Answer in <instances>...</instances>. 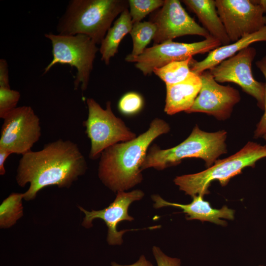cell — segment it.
I'll list each match as a JSON object with an SVG mask.
<instances>
[{
	"label": "cell",
	"instance_id": "1",
	"mask_svg": "<svg viewBox=\"0 0 266 266\" xmlns=\"http://www.w3.org/2000/svg\"><path fill=\"white\" fill-rule=\"evenodd\" d=\"M87 168L86 160L77 144L59 139L44 145L40 150L31 151L22 155L16 180L22 187L30 184L24 193V199L29 201L47 186L69 188Z\"/></svg>",
	"mask_w": 266,
	"mask_h": 266
},
{
	"label": "cell",
	"instance_id": "2",
	"mask_svg": "<svg viewBox=\"0 0 266 266\" xmlns=\"http://www.w3.org/2000/svg\"><path fill=\"white\" fill-rule=\"evenodd\" d=\"M169 125L164 120H153L147 131L132 140L116 143L100 155L99 176L114 192L124 191L141 182V166L152 141L167 133Z\"/></svg>",
	"mask_w": 266,
	"mask_h": 266
},
{
	"label": "cell",
	"instance_id": "3",
	"mask_svg": "<svg viewBox=\"0 0 266 266\" xmlns=\"http://www.w3.org/2000/svg\"><path fill=\"white\" fill-rule=\"evenodd\" d=\"M128 6L124 0H70L58 20L57 34H83L100 44L113 20Z\"/></svg>",
	"mask_w": 266,
	"mask_h": 266
},
{
	"label": "cell",
	"instance_id": "4",
	"mask_svg": "<svg viewBox=\"0 0 266 266\" xmlns=\"http://www.w3.org/2000/svg\"><path fill=\"white\" fill-rule=\"evenodd\" d=\"M227 134L224 130L206 132L196 125L190 135L178 145L167 149H161L156 145L151 147L142 164L141 170L150 167L162 170L178 165L188 158H200L209 167L220 155L226 153Z\"/></svg>",
	"mask_w": 266,
	"mask_h": 266
},
{
	"label": "cell",
	"instance_id": "5",
	"mask_svg": "<svg viewBox=\"0 0 266 266\" xmlns=\"http://www.w3.org/2000/svg\"><path fill=\"white\" fill-rule=\"evenodd\" d=\"M266 157V146L248 142L240 150L228 158L216 160L207 169L194 174L177 176L174 182L186 195L193 197L209 194L211 183L218 181L222 186L240 174L248 166L254 167L256 163Z\"/></svg>",
	"mask_w": 266,
	"mask_h": 266
},
{
	"label": "cell",
	"instance_id": "6",
	"mask_svg": "<svg viewBox=\"0 0 266 266\" xmlns=\"http://www.w3.org/2000/svg\"><path fill=\"white\" fill-rule=\"evenodd\" d=\"M44 36L51 42L53 58L44 68L43 74L57 64L70 65L76 69L73 82L74 90L80 87L82 91H85L89 84L97 52L99 50L97 44L90 37L83 34L64 35L49 33Z\"/></svg>",
	"mask_w": 266,
	"mask_h": 266
},
{
	"label": "cell",
	"instance_id": "7",
	"mask_svg": "<svg viewBox=\"0 0 266 266\" xmlns=\"http://www.w3.org/2000/svg\"><path fill=\"white\" fill-rule=\"evenodd\" d=\"M86 102L88 115L83 125L91 141V159L98 158L105 149L119 142L128 141L136 137L124 122L114 115L110 101L106 102L105 109L92 98L87 99Z\"/></svg>",
	"mask_w": 266,
	"mask_h": 266
},
{
	"label": "cell",
	"instance_id": "8",
	"mask_svg": "<svg viewBox=\"0 0 266 266\" xmlns=\"http://www.w3.org/2000/svg\"><path fill=\"white\" fill-rule=\"evenodd\" d=\"M0 148L24 155L31 151L41 134L40 120L30 106L16 107L3 119Z\"/></svg>",
	"mask_w": 266,
	"mask_h": 266
},
{
	"label": "cell",
	"instance_id": "9",
	"mask_svg": "<svg viewBox=\"0 0 266 266\" xmlns=\"http://www.w3.org/2000/svg\"><path fill=\"white\" fill-rule=\"evenodd\" d=\"M221 45L219 40L211 35L202 41L191 43L169 40L146 48L132 62H135V67L147 75L156 68L170 63L185 60L196 54L210 52Z\"/></svg>",
	"mask_w": 266,
	"mask_h": 266
},
{
	"label": "cell",
	"instance_id": "10",
	"mask_svg": "<svg viewBox=\"0 0 266 266\" xmlns=\"http://www.w3.org/2000/svg\"><path fill=\"white\" fill-rule=\"evenodd\" d=\"M215 4L232 43L266 26L265 10L254 0H216Z\"/></svg>",
	"mask_w": 266,
	"mask_h": 266
},
{
	"label": "cell",
	"instance_id": "11",
	"mask_svg": "<svg viewBox=\"0 0 266 266\" xmlns=\"http://www.w3.org/2000/svg\"><path fill=\"white\" fill-rule=\"evenodd\" d=\"M256 54L255 48L248 47L208 70L217 82H232L239 86L254 97L259 108L264 110L265 83L256 80L252 71Z\"/></svg>",
	"mask_w": 266,
	"mask_h": 266
},
{
	"label": "cell",
	"instance_id": "12",
	"mask_svg": "<svg viewBox=\"0 0 266 266\" xmlns=\"http://www.w3.org/2000/svg\"><path fill=\"white\" fill-rule=\"evenodd\" d=\"M151 21L156 26L154 45L186 35H198L205 38L210 36L189 16L178 0H165Z\"/></svg>",
	"mask_w": 266,
	"mask_h": 266
},
{
	"label": "cell",
	"instance_id": "13",
	"mask_svg": "<svg viewBox=\"0 0 266 266\" xmlns=\"http://www.w3.org/2000/svg\"><path fill=\"white\" fill-rule=\"evenodd\" d=\"M201 87L191 108L186 113L201 112L219 120L228 118L233 106L240 100L238 91L229 85L217 82L209 71L200 74Z\"/></svg>",
	"mask_w": 266,
	"mask_h": 266
},
{
	"label": "cell",
	"instance_id": "14",
	"mask_svg": "<svg viewBox=\"0 0 266 266\" xmlns=\"http://www.w3.org/2000/svg\"><path fill=\"white\" fill-rule=\"evenodd\" d=\"M144 193L140 190H135L129 192L119 191L115 200L109 205L100 210L88 211L79 206L85 214L82 225L89 228L92 226V221L97 218L102 220L108 228L107 240L110 245H120L123 242V234L128 230L117 231L118 224L123 221H132L133 218L128 214V209L131 204L141 200Z\"/></svg>",
	"mask_w": 266,
	"mask_h": 266
},
{
	"label": "cell",
	"instance_id": "15",
	"mask_svg": "<svg viewBox=\"0 0 266 266\" xmlns=\"http://www.w3.org/2000/svg\"><path fill=\"white\" fill-rule=\"evenodd\" d=\"M192 201L186 204L170 202L162 199L158 195L152 196L154 201V207L160 208L166 206H174L180 208L185 213L188 220H198L207 221L217 225L225 226L227 222L223 219L233 220L234 218V211L224 205L220 209L214 208L210 203L203 199L200 195L194 196Z\"/></svg>",
	"mask_w": 266,
	"mask_h": 266
},
{
	"label": "cell",
	"instance_id": "16",
	"mask_svg": "<svg viewBox=\"0 0 266 266\" xmlns=\"http://www.w3.org/2000/svg\"><path fill=\"white\" fill-rule=\"evenodd\" d=\"M201 87L200 75L191 72L184 80L166 84V95L164 111L168 115L187 112L193 105Z\"/></svg>",
	"mask_w": 266,
	"mask_h": 266
},
{
	"label": "cell",
	"instance_id": "17",
	"mask_svg": "<svg viewBox=\"0 0 266 266\" xmlns=\"http://www.w3.org/2000/svg\"><path fill=\"white\" fill-rule=\"evenodd\" d=\"M260 41H266V26L260 31L245 36L232 44L216 48L210 52L202 61H197L193 59L191 63V71L200 74L249 47L252 43Z\"/></svg>",
	"mask_w": 266,
	"mask_h": 266
},
{
	"label": "cell",
	"instance_id": "18",
	"mask_svg": "<svg viewBox=\"0 0 266 266\" xmlns=\"http://www.w3.org/2000/svg\"><path fill=\"white\" fill-rule=\"evenodd\" d=\"M187 8L194 13L204 28L225 46L230 44L224 26L218 15L214 0H183Z\"/></svg>",
	"mask_w": 266,
	"mask_h": 266
},
{
	"label": "cell",
	"instance_id": "19",
	"mask_svg": "<svg viewBox=\"0 0 266 266\" xmlns=\"http://www.w3.org/2000/svg\"><path fill=\"white\" fill-rule=\"evenodd\" d=\"M133 26L130 11L127 9L120 14L100 43L99 51L101 55V59L105 65H108L111 58L118 52L121 41L130 33Z\"/></svg>",
	"mask_w": 266,
	"mask_h": 266
},
{
	"label": "cell",
	"instance_id": "20",
	"mask_svg": "<svg viewBox=\"0 0 266 266\" xmlns=\"http://www.w3.org/2000/svg\"><path fill=\"white\" fill-rule=\"evenodd\" d=\"M156 32V26L152 21L139 22L133 24L130 33L133 43L132 52L128 55L125 61H132L141 55L146 49V46L153 39Z\"/></svg>",
	"mask_w": 266,
	"mask_h": 266
},
{
	"label": "cell",
	"instance_id": "21",
	"mask_svg": "<svg viewBox=\"0 0 266 266\" xmlns=\"http://www.w3.org/2000/svg\"><path fill=\"white\" fill-rule=\"evenodd\" d=\"M24 193H13L3 200L0 205V227L8 229L22 217V200Z\"/></svg>",
	"mask_w": 266,
	"mask_h": 266
},
{
	"label": "cell",
	"instance_id": "22",
	"mask_svg": "<svg viewBox=\"0 0 266 266\" xmlns=\"http://www.w3.org/2000/svg\"><path fill=\"white\" fill-rule=\"evenodd\" d=\"M193 57L185 60L170 63L160 68H156L153 72L166 84H173L186 79L191 73V63Z\"/></svg>",
	"mask_w": 266,
	"mask_h": 266
},
{
	"label": "cell",
	"instance_id": "23",
	"mask_svg": "<svg viewBox=\"0 0 266 266\" xmlns=\"http://www.w3.org/2000/svg\"><path fill=\"white\" fill-rule=\"evenodd\" d=\"M130 13L133 24L141 22L150 13L162 7L164 0H129Z\"/></svg>",
	"mask_w": 266,
	"mask_h": 266
},
{
	"label": "cell",
	"instance_id": "24",
	"mask_svg": "<svg viewBox=\"0 0 266 266\" xmlns=\"http://www.w3.org/2000/svg\"><path fill=\"white\" fill-rule=\"evenodd\" d=\"M19 91L10 88L0 87V118L3 119L15 109L20 98Z\"/></svg>",
	"mask_w": 266,
	"mask_h": 266
},
{
	"label": "cell",
	"instance_id": "25",
	"mask_svg": "<svg viewBox=\"0 0 266 266\" xmlns=\"http://www.w3.org/2000/svg\"><path fill=\"white\" fill-rule=\"evenodd\" d=\"M143 101L141 96L135 92H129L120 100L118 108L120 112L125 115H130L139 112L142 108Z\"/></svg>",
	"mask_w": 266,
	"mask_h": 266
},
{
	"label": "cell",
	"instance_id": "26",
	"mask_svg": "<svg viewBox=\"0 0 266 266\" xmlns=\"http://www.w3.org/2000/svg\"><path fill=\"white\" fill-rule=\"evenodd\" d=\"M257 67L263 74L265 79V93L264 100V113L257 124L254 132V138L263 137L266 134V55L256 63Z\"/></svg>",
	"mask_w": 266,
	"mask_h": 266
},
{
	"label": "cell",
	"instance_id": "27",
	"mask_svg": "<svg viewBox=\"0 0 266 266\" xmlns=\"http://www.w3.org/2000/svg\"><path fill=\"white\" fill-rule=\"evenodd\" d=\"M152 252L157 266H181V260L166 255L157 246H153Z\"/></svg>",
	"mask_w": 266,
	"mask_h": 266
},
{
	"label": "cell",
	"instance_id": "28",
	"mask_svg": "<svg viewBox=\"0 0 266 266\" xmlns=\"http://www.w3.org/2000/svg\"><path fill=\"white\" fill-rule=\"evenodd\" d=\"M0 87L10 88L8 64L4 59L0 60Z\"/></svg>",
	"mask_w": 266,
	"mask_h": 266
},
{
	"label": "cell",
	"instance_id": "29",
	"mask_svg": "<svg viewBox=\"0 0 266 266\" xmlns=\"http://www.w3.org/2000/svg\"><path fill=\"white\" fill-rule=\"evenodd\" d=\"M12 154L11 152L5 149L0 148V174L4 175L5 172L4 163L8 157Z\"/></svg>",
	"mask_w": 266,
	"mask_h": 266
},
{
	"label": "cell",
	"instance_id": "30",
	"mask_svg": "<svg viewBox=\"0 0 266 266\" xmlns=\"http://www.w3.org/2000/svg\"><path fill=\"white\" fill-rule=\"evenodd\" d=\"M112 266H154L148 261L144 255L141 256L139 259L134 264L130 265H121L115 262L111 263Z\"/></svg>",
	"mask_w": 266,
	"mask_h": 266
},
{
	"label": "cell",
	"instance_id": "31",
	"mask_svg": "<svg viewBox=\"0 0 266 266\" xmlns=\"http://www.w3.org/2000/svg\"><path fill=\"white\" fill-rule=\"evenodd\" d=\"M254 1L260 5L264 10H265V13H266V0H254Z\"/></svg>",
	"mask_w": 266,
	"mask_h": 266
},
{
	"label": "cell",
	"instance_id": "32",
	"mask_svg": "<svg viewBox=\"0 0 266 266\" xmlns=\"http://www.w3.org/2000/svg\"><path fill=\"white\" fill-rule=\"evenodd\" d=\"M263 137L264 138V139L266 141V134H265Z\"/></svg>",
	"mask_w": 266,
	"mask_h": 266
}]
</instances>
